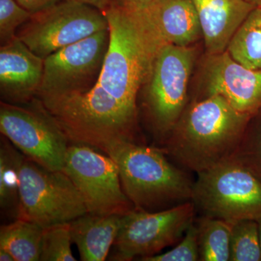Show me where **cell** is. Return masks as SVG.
Here are the masks:
<instances>
[{
	"mask_svg": "<svg viewBox=\"0 0 261 261\" xmlns=\"http://www.w3.org/2000/svg\"><path fill=\"white\" fill-rule=\"evenodd\" d=\"M252 116L235 109L222 96L202 98L185 110L163 151L197 174L231 159Z\"/></svg>",
	"mask_w": 261,
	"mask_h": 261,
	"instance_id": "cell-1",
	"label": "cell"
},
{
	"mask_svg": "<svg viewBox=\"0 0 261 261\" xmlns=\"http://www.w3.org/2000/svg\"><path fill=\"white\" fill-rule=\"evenodd\" d=\"M105 15L109 25V45L97 84L137 112V94L149 80L158 53L165 44L128 8L111 3Z\"/></svg>",
	"mask_w": 261,
	"mask_h": 261,
	"instance_id": "cell-2",
	"label": "cell"
},
{
	"mask_svg": "<svg viewBox=\"0 0 261 261\" xmlns=\"http://www.w3.org/2000/svg\"><path fill=\"white\" fill-rule=\"evenodd\" d=\"M116 163L123 191L135 210L156 212L192 200L194 182L163 149L118 142L103 150Z\"/></svg>",
	"mask_w": 261,
	"mask_h": 261,
	"instance_id": "cell-3",
	"label": "cell"
},
{
	"mask_svg": "<svg viewBox=\"0 0 261 261\" xmlns=\"http://www.w3.org/2000/svg\"><path fill=\"white\" fill-rule=\"evenodd\" d=\"M192 202L204 216L232 224L261 217V181L230 159L197 173Z\"/></svg>",
	"mask_w": 261,
	"mask_h": 261,
	"instance_id": "cell-4",
	"label": "cell"
},
{
	"mask_svg": "<svg viewBox=\"0 0 261 261\" xmlns=\"http://www.w3.org/2000/svg\"><path fill=\"white\" fill-rule=\"evenodd\" d=\"M87 213L82 195L64 171L47 169L24 155L17 219L46 228L69 223Z\"/></svg>",
	"mask_w": 261,
	"mask_h": 261,
	"instance_id": "cell-5",
	"label": "cell"
},
{
	"mask_svg": "<svg viewBox=\"0 0 261 261\" xmlns=\"http://www.w3.org/2000/svg\"><path fill=\"white\" fill-rule=\"evenodd\" d=\"M193 48L164 44L147 80L145 106L152 127L166 141L186 110L187 88L195 62Z\"/></svg>",
	"mask_w": 261,
	"mask_h": 261,
	"instance_id": "cell-6",
	"label": "cell"
},
{
	"mask_svg": "<svg viewBox=\"0 0 261 261\" xmlns=\"http://www.w3.org/2000/svg\"><path fill=\"white\" fill-rule=\"evenodd\" d=\"M109 29L107 18L91 5L61 0L32 13L16 37L44 59L55 51Z\"/></svg>",
	"mask_w": 261,
	"mask_h": 261,
	"instance_id": "cell-7",
	"label": "cell"
},
{
	"mask_svg": "<svg viewBox=\"0 0 261 261\" xmlns=\"http://www.w3.org/2000/svg\"><path fill=\"white\" fill-rule=\"evenodd\" d=\"M23 107L2 101L0 130L28 159L51 171H63L67 137L37 98Z\"/></svg>",
	"mask_w": 261,
	"mask_h": 261,
	"instance_id": "cell-8",
	"label": "cell"
},
{
	"mask_svg": "<svg viewBox=\"0 0 261 261\" xmlns=\"http://www.w3.org/2000/svg\"><path fill=\"white\" fill-rule=\"evenodd\" d=\"M63 171L80 192L89 214L123 216L135 210L124 191L116 163L83 144L69 145Z\"/></svg>",
	"mask_w": 261,
	"mask_h": 261,
	"instance_id": "cell-9",
	"label": "cell"
},
{
	"mask_svg": "<svg viewBox=\"0 0 261 261\" xmlns=\"http://www.w3.org/2000/svg\"><path fill=\"white\" fill-rule=\"evenodd\" d=\"M195 211L193 202L189 201L166 210H134L121 216L112 260L128 261L161 253L183 238L195 220Z\"/></svg>",
	"mask_w": 261,
	"mask_h": 261,
	"instance_id": "cell-10",
	"label": "cell"
},
{
	"mask_svg": "<svg viewBox=\"0 0 261 261\" xmlns=\"http://www.w3.org/2000/svg\"><path fill=\"white\" fill-rule=\"evenodd\" d=\"M109 29L55 51L44 59L37 97L85 92L97 84L109 45Z\"/></svg>",
	"mask_w": 261,
	"mask_h": 261,
	"instance_id": "cell-11",
	"label": "cell"
},
{
	"mask_svg": "<svg viewBox=\"0 0 261 261\" xmlns=\"http://www.w3.org/2000/svg\"><path fill=\"white\" fill-rule=\"evenodd\" d=\"M205 97L221 95L240 112L261 111V70L249 69L227 51L208 56L204 68Z\"/></svg>",
	"mask_w": 261,
	"mask_h": 261,
	"instance_id": "cell-12",
	"label": "cell"
},
{
	"mask_svg": "<svg viewBox=\"0 0 261 261\" xmlns=\"http://www.w3.org/2000/svg\"><path fill=\"white\" fill-rule=\"evenodd\" d=\"M44 59L18 37L0 48V93L3 102L27 104L40 89Z\"/></svg>",
	"mask_w": 261,
	"mask_h": 261,
	"instance_id": "cell-13",
	"label": "cell"
},
{
	"mask_svg": "<svg viewBox=\"0 0 261 261\" xmlns=\"http://www.w3.org/2000/svg\"><path fill=\"white\" fill-rule=\"evenodd\" d=\"M121 7L135 12L165 44L188 47L202 35L192 0H149Z\"/></svg>",
	"mask_w": 261,
	"mask_h": 261,
	"instance_id": "cell-14",
	"label": "cell"
},
{
	"mask_svg": "<svg viewBox=\"0 0 261 261\" xmlns=\"http://www.w3.org/2000/svg\"><path fill=\"white\" fill-rule=\"evenodd\" d=\"M208 56L224 53L238 29L254 8L247 0H192Z\"/></svg>",
	"mask_w": 261,
	"mask_h": 261,
	"instance_id": "cell-15",
	"label": "cell"
},
{
	"mask_svg": "<svg viewBox=\"0 0 261 261\" xmlns=\"http://www.w3.org/2000/svg\"><path fill=\"white\" fill-rule=\"evenodd\" d=\"M121 216L89 214L69 222L72 243L83 261H103L107 258L121 226Z\"/></svg>",
	"mask_w": 261,
	"mask_h": 261,
	"instance_id": "cell-16",
	"label": "cell"
},
{
	"mask_svg": "<svg viewBox=\"0 0 261 261\" xmlns=\"http://www.w3.org/2000/svg\"><path fill=\"white\" fill-rule=\"evenodd\" d=\"M44 228L23 219L0 228V247L13 255L15 261H39Z\"/></svg>",
	"mask_w": 261,
	"mask_h": 261,
	"instance_id": "cell-17",
	"label": "cell"
},
{
	"mask_svg": "<svg viewBox=\"0 0 261 261\" xmlns=\"http://www.w3.org/2000/svg\"><path fill=\"white\" fill-rule=\"evenodd\" d=\"M226 51L249 69L261 70V7L254 8L247 15Z\"/></svg>",
	"mask_w": 261,
	"mask_h": 261,
	"instance_id": "cell-18",
	"label": "cell"
},
{
	"mask_svg": "<svg viewBox=\"0 0 261 261\" xmlns=\"http://www.w3.org/2000/svg\"><path fill=\"white\" fill-rule=\"evenodd\" d=\"M196 225L200 260H230L231 223L202 215Z\"/></svg>",
	"mask_w": 261,
	"mask_h": 261,
	"instance_id": "cell-19",
	"label": "cell"
},
{
	"mask_svg": "<svg viewBox=\"0 0 261 261\" xmlns=\"http://www.w3.org/2000/svg\"><path fill=\"white\" fill-rule=\"evenodd\" d=\"M24 154H20L4 137L0 148V205L3 210L14 211L18 218L19 176Z\"/></svg>",
	"mask_w": 261,
	"mask_h": 261,
	"instance_id": "cell-20",
	"label": "cell"
},
{
	"mask_svg": "<svg viewBox=\"0 0 261 261\" xmlns=\"http://www.w3.org/2000/svg\"><path fill=\"white\" fill-rule=\"evenodd\" d=\"M230 261H261L256 220L244 219L231 224Z\"/></svg>",
	"mask_w": 261,
	"mask_h": 261,
	"instance_id": "cell-21",
	"label": "cell"
},
{
	"mask_svg": "<svg viewBox=\"0 0 261 261\" xmlns=\"http://www.w3.org/2000/svg\"><path fill=\"white\" fill-rule=\"evenodd\" d=\"M231 159L240 163L261 181V111L250 118Z\"/></svg>",
	"mask_w": 261,
	"mask_h": 261,
	"instance_id": "cell-22",
	"label": "cell"
},
{
	"mask_svg": "<svg viewBox=\"0 0 261 261\" xmlns=\"http://www.w3.org/2000/svg\"><path fill=\"white\" fill-rule=\"evenodd\" d=\"M70 224L53 225L44 228L41 261H75L71 250Z\"/></svg>",
	"mask_w": 261,
	"mask_h": 261,
	"instance_id": "cell-23",
	"label": "cell"
},
{
	"mask_svg": "<svg viewBox=\"0 0 261 261\" xmlns=\"http://www.w3.org/2000/svg\"><path fill=\"white\" fill-rule=\"evenodd\" d=\"M32 13L16 0H0V42L7 44L16 37L17 31L27 23Z\"/></svg>",
	"mask_w": 261,
	"mask_h": 261,
	"instance_id": "cell-24",
	"label": "cell"
},
{
	"mask_svg": "<svg viewBox=\"0 0 261 261\" xmlns=\"http://www.w3.org/2000/svg\"><path fill=\"white\" fill-rule=\"evenodd\" d=\"M142 261H197L200 260L197 228L195 220L187 228L181 241L172 250L140 259Z\"/></svg>",
	"mask_w": 261,
	"mask_h": 261,
	"instance_id": "cell-25",
	"label": "cell"
},
{
	"mask_svg": "<svg viewBox=\"0 0 261 261\" xmlns=\"http://www.w3.org/2000/svg\"><path fill=\"white\" fill-rule=\"evenodd\" d=\"M16 1L31 13H34L56 4L61 0H16Z\"/></svg>",
	"mask_w": 261,
	"mask_h": 261,
	"instance_id": "cell-26",
	"label": "cell"
},
{
	"mask_svg": "<svg viewBox=\"0 0 261 261\" xmlns=\"http://www.w3.org/2000/svg\"><path fill=\"white\" fill-rule=\"evenodd\" d=\"M72 1L91 5V6L100 10L104 15L111 5L110 0H72Z\"/></svg>",
	"mask_w": 261,
	"mask_h": 261,
	"instance_id": "cell-27",
	"label": "cell"
},
{
	"mask_svg": "<svg viewBox=\"0 0 261 261\" xmlns=\"http://www.w3.org/2000/svg\"><path fill=\"white\" fill-rule=\"evenodd\" d=\"M148 1L149 0H110L112 4L119 5V6H129V5L141 4Z\"/></svg>",
	"mask_w": 261,
	"mask_h": 261,
	"instance_id": "cell-28",
	"label": "cell"
},
{
	"mask_svg": "<svg viewBox=\"0 0 261 261\" xmlns=\"http://www.w3.org/2000/svg\"><path fill=\"white\" fill-rule=\"evenodd\" d=\"M0 260L15 261L13 255L10 254V252L5 250V248H3V247H0Z\"/></svg>",
	"mask_w": 261,
	"mask_h": 261,
	"instance_id": "cell-29",
	"label": "cell"
},
{
	"mask_svg": "<svg viewBox=\"0 0 261 261\" xmlns=\"http://www.w3.org/2000/svg\"><path fill=\"white\" fill-rule=\"evenodd\" d=\"M257 225H258V231H259V238H260V244L261 249V217L259 218L256 220Z\"/></svg>",
	"mask_w": 261,
	"mask_h": 261,
	"instance_id": "cell-30",
	"label": "cell"
},
{
	"mask_svg": "<svg viewBox=\"0 0 261 261\" xmlns=\"http://www.w3.org/2000/svg\"><path fill=\"white\" fill-rule=\"evenodd\" d=\"M247 1L250 2L255 7H261V0H247Z\"/></svg>",
	"mask_w": 261,
	"mask_h": 261,
	"instance_id": "cell-31",
	"label": "cell"
}]
</instances>
